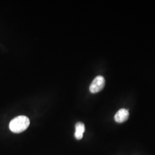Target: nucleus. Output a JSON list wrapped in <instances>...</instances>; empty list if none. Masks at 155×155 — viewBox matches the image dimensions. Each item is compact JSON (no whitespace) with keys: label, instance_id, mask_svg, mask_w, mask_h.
Segmentation results:
<instances>
[{"label":"nucleus","instance_id":"obj_3","mask_svg":"<svg viewBox=\"0 0 155 155\" xmlns=\"http://www.w3.org/2000/svg\"><path fill=\"white\" fill-rule=\"evenodd\" d=\"M129 118V111L125 109H121L117 112L114 120L118 123H122L127 120Z\"/></svg>","mask_w":155,"mask_h":155},{"label":"nucleus","instance_id":"obj_2","mask_svg":"<svg viewBox=\"0 0 155 155\" xmlns=\"http://www.w3.org/2000/svg\"><path fill=\"white\" fill-rule=\"evenodd\" d=\"M105 84V78L101 75L97 76L91 84L90 86V91L92 93H97L104 88Z\"/></svg>","mask_w":155,"mask_h":155},{"label":"nucleus","instance_id":"obj_4","mask_svg":"<svg viewBox=\"0 0 155 155\" xmlns=\"http://www.w3.org/2000/svg\"><path fill=\"white\" fill-rule=\"evenodd\" d=\"M85 131V126L82 122H78L75 125V138L79 140L83 138V133Z\"/></svg>","mask_w":155,"mask_h":155},{"label":"nucleus","instance_id":"obj_1","mask_svg":"<svg viewBox=\"0 0 155 155\" xmlns=\"http://www.w3.org/2000/svg\"><path fill=\"white\" fill-rule=\"evenodd\" d=\"M30 121L27 117L24 116L16 117L9 124V129L13 133L22 132L28 128Z\"/></svg>","mask_w":155,"mask_h":155}]
</instances>
